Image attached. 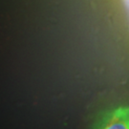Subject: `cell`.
<instances>
[{
  "instance_id": "6da1fadb",
  "label": "cell",
  "mask_w": 129,
  "mask_h": 129,
  "mask_svg": "<svg viewBox=\"0 0 129 129\" xmlns=\"http://www.w3.org/2000/svg\"><path fill=\"white\" fill-rule=\"evenodd\" d=\"M94 129H129V106H119L104 112Z\"/></svg>"
},
{
  "instance_id": "7a4b0ae2",
  "label": "cell",
  "mask_w": 129,
  "mask_h": 129,
  "mask_svg": "<svg viewBox=\"0 0 129 129\" xmlns=\"http://www.w3.org/2000/svg\"><path fill=\"white\" fill-rule=\"evenodd\" d=\"M126 1V4H127V7H128V9H129V0H125Z\"/></svg>"
}]
</instances>
